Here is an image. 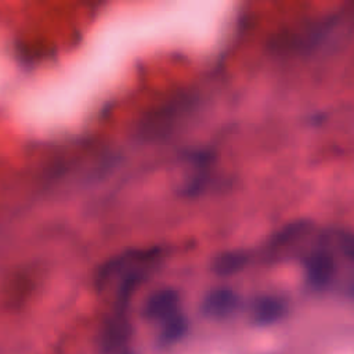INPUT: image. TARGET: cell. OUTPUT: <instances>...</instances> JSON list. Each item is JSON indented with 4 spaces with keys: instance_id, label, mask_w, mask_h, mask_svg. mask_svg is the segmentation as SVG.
<instances>
[{
    "instance_id": "7a4b0ae2",
    "label": "cell",
    "mask_w": 354,
    "mask_h": 354,
    "mask_svg": "<svg viewBox=\"0 0 354 354\" xmlns=\"http://www.w3.org/2000/svg\"><path fill=\"white\" fill-rule=\"evenodd\" d=\"M236 307V297L230 290H214L203 301V311L213 318H224Z\"/></svg>"
},
{
    "instance_id": "6da1fadb",
    "label": "cell",
    "mask_w": 354,
    "mask_h": 354,
    "mask_svg": "<svg viewBox=\"0 0 354 354\" xmlns=\"http://www.w3.org/2000/svg\"><path fill=\"white\" fill-rule=\"evenodd\" d=\"M178 296L173 290H160L148 299L144 307V315L153 321H165L177 314Z\"/></svg>"
},
{
    "instance_id": "3957f363",
    "label": "cell",
    "mask_w": 354,
    "mask_h": 354,
    "mask_svg": "<svg viewBox=\"0 0 354 354\" xmlns=\"http://www.w3.org/2000/svg\"><path fill=\"white\" fill-rule=\"evenodd\" d=\"M130 336V325L123 318H115L106 324L101 336L102 348L112 351L123 346Z\"/></svg>"
},
{
    "instance_id": "8992f818",
    "label": "cell",
    "mask_w": 354,
    "mask_h": 354,
    "mask_svg": "<svg viewBox=\"0 0 354 354\" xmlns=\"http://www.w3.org/2000/svg\"><path fill=\"white\" fill-rule=\"evenodd\" d=\"M332 260L326 254L317 253L315 256H313L307 264L308 277L311 282L315 285L326 283L332 274Z\"/></svg>"
},
{
    "instance_id": "5b68a950",
    "label": "cell",
    "mask_w": 354,
    "mask_h": 354,
    "mask_svg": "<svg viewBox=\"0 0 354 354\" xmlns=\"http://www.w3.org/2000/svg\"><path fill=\"white\" fill-rule=\"evenodd\" d=\"M283 313V304L274 297L260 299L253 307V318L259 324H268L279 318Z\"/></svg>"
},
{
    "instance_id": "277c9868",
    "label": "cell",
    "mask_w": 354,
    "mask_h": 354,
    "mask_svg": "<svg viewBox=\"0 0 354 354\" xmlns=\"http://www.w3.org/2000/svg\"><path fill=\"white\" fill-rule=\"evenodd\" d=\"M188 330V322L184 315L174 314L163 321V326L159 333V340L162 346H173L181 340Z\"/></svg>"
},
{
    "instance_id": "52a82bcc",
    "label": "cell",
    "mask_w": 354,
    "mask_h": 354,
    "mask_svg": "<svg viewBox=\"0 0 354 354\" xmlns=\"http://www.w3.org/2000/svg\"><path fill=\"white\" fill-rule=\"evenodd\" d=\"M344 250H346V253H347L348 256L354 257V238L346 242V245H344Z\"/></svg>"
}]
</instances>
